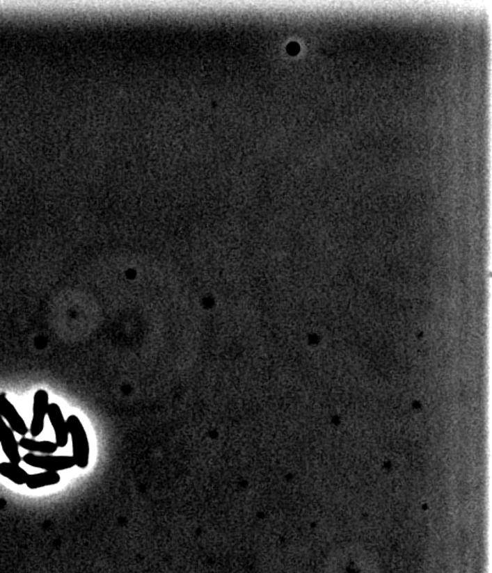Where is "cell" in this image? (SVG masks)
Instances as JSON below:
<instances>
[{
  "label": "cell",
  "instance_id": "cell-1",
  "mask_svg": "<svg viewBox=\"0 0 492 573\" xmlns=\"http://www.w3.org/2000/svg\"><path fill=\"white\" fill-rule=\"evenodd\" d=\"M68 433L72 436L73 442V457L76 465L80 469H86L90 461V444L88 434L80 419L76 415H70L66 421Z\"/></svg>",
  "mask_w": 492,
  "mask_h": 573
},
{
  "label": "cell",
  "instance_id": "cell-2",
  "mask_svg": "<svg viewBox=\"0 0 492 573\" xmlns=\"http://www.w3.org/2000/svg\"><path fill=\"white\" fill-rule=\"evenodd\" d=\"M22 461L31 467H38L49 471H64L75 467L73 456H54V455H35L33 453L24 455Z\"/></svg>",
  "mask_w": 492,
  "mask_h": 573
},
{
  "label": "cell",
  "instance_id": "cell-3",
  "mask_svg": "<svg viewBox=\"0 0 492 573\" xmlns=\"http://www.w3.org/2000/svg\"><path fill=\"white\" fill-rule=\"evenodd\" d=\"M49 393L45 390H38L34 395L33 403V419L31 423L30 433L33 437L40 435L45 428V419L49 410Z\"/></svg>",
  "mask_w": 492,
  "mask_h": 573
},
{
  "label": "cell",
  "instance_id": "cell-4",
  "mask_svg": "<svg viewBox=\"0 0 492 573\" xmlns=\"http://www.w3.org/2000/svg\"><path fill=\"white\" fill-rule=\"evenodd\" d=\"M0 415L9 423L10 428L13 432L22 436L26 435V433L30 432L24 419L20 417L13 403L8 399L6 393H0Z\"/></svg>",
  "mask_w": 492,
  "mask_h": 573
},
{
  "label": "cell",
  "instance_id": "cell-5",
  "mask_svg": "<svg viewBox=\"0 0 492 573\" xmlns=\"http://www.w3.org/2000/svg\"><path fill=\"white\" fill-rule=\"evenodd\" d=\"M0 444L3 448L6 456L9 458L10 462L19 465L22 461L20 456L19 444L14 435L13 430L5 423L3 417L0 415Z\"/></svg>",
  "mask_w": 492,
  "mask_h": 573
},
{
  "label": "cell",
  "instance_id": "cell-6",
  "mask_svg": "<svg viewBox=\"0 0 492 573\" xmlns=\"http://www.w3.org/2000/svg\"><path fill=\"white\" fill-rule=\"evenodd\" d=\"M47 417H49V421H51L54 431H55L56 444H57L58 448H65L68 446L70 433H68V423H66L61 409L57 403H49Z\"/></svg>",
  "mask_w": 492,
  "mask_h": 573
},
{
  "label": "cell",
  "instance_id": "cell-7",
  "mask_svg": "<svg viewBox=\"0 0 492 573\" xmlns=\"http://www.w3.org/2000/svg\"><path fill=\"white\" fill-rule=\"evenodd\" d=\"M61 477L58 471H45L43 473L33 474L29 475L26 480V486L31 490L45 487V486L55 485L59 483Z\"/></svg>",
  "mask_w": 492,
  "mask_h": 573
},
{
  "label": "cell",
  "instance_id": "cell-8",
  "mask_svg": "<svg viewBox=\"0 0 492 573\" xmlns=\"http://www.w3.org/2000/svg\"><path fill=\"white\" fill-rule=\"evenodd\" d=\"M0 475L11 480L14 483L18 485L26 483L29 474L26 473V469L19 467V465H15L12 462H1L0 463Z\"/></svg>",
  "mask_w": 492,
  "mask_h": 573
},
{
  "label": "cell",
  "instance_id": "cell-9",
  "mask_svg": "<svg viewBox=\"0 0 492 573\" xmlns=\"http://www.w3.org/2000/svg\"><path fill=\"white\" fill-rule=\"evenodd\" d=\"M20 448L24 450L30 451V452H39L45 455H51L58 450V446L56 442H37V440L32 439V438L22 437L18 442Z\"/></svg>",
  "mask_w": 492,
  "mask_h": 573
}]
</instances>
